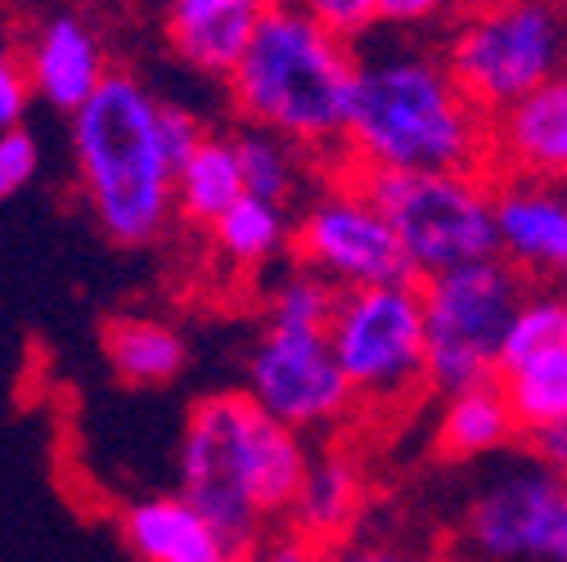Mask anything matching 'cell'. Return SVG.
<instances>
[{
	"label": "cell",
	"mask_w": 567,
	"mask_h": 562,
	"mask_svg": "<svg viewBox=\"0 0 567 562\" xmlns=\"http://www.w3.org/2000/svg\"><path fill=\"white\" fill-rule=\"evenodd\" d=\"M491 117L468 104L442 50L357 54L338 167L351 171H486Z\"/></svg>",
	"instance_id": "cell-1"
},
{
	"label": "cell",
	"mask_w": 567,
	"mask_h": 562,
	"mask_svg": "<svg viewBox=\"0 0 567 562\" xmlns=\"http://www.w3.org/2000/svg\"><path fill=\"white\" fill-rule=\"evenodd\" d=\"M307 455L302 433L284 428L244 392H212L194 400L181 433V496L230 549L252 553L289 513Z\"/></svg>",
	"instance_id": "cell-2"
},
{
	"label": "cell",
	"mask_w": 567,
	"mask_h": 562,
	"mask_svg": "<svg viewBox=\"0 0 567 562\" xmlns=\"http://www.w3.org/2000/svg\"><path fill=\"white\" fill-rule=\"evenodd\" d=\"M351 77L357 45L324 32L298 0H270L221 82L239 122L279 131L311 158L338 167Z\"/></svg>",
	"instance_id": "cell-3"
},
{
	"label": "cell",
	"mask_w": 567,
	"mask_h": 562,
	"mask_svg": "<svg viewBox=\"0 0 567 562\" xmlns=\"http://www.w3.org/2000/svg\"><path fill=\"white\" fill-rule=\"evenodd\" d=\"M68 145L95 226L117 248H150L167 235L172 207V158L158 139V95L135 73H117L95 95L68 113Z\"/></svg>",
	"instance_id": "cell-4"
},
{
	"label": "cell",
	"mask_w": 567,
	"mask_h": 562,
	"mask_svg": "<svg viewBox=\"0 0 567 562\" xmlns=\"http://www.w3.org/2000/svg\"><path fill=\"white\" fill-rule=\"evenodd\" d=\"M523 293L527 279L501 252L419 279L429 392H455L495 378Z\"/></svg>",
	"instance_id": "cell-5"
},
{
	"label": "cell",
	"mask_w": 567,
	"mask_h": 562,
	"mask_svg": "<svg viewBox=\"0 0 567 562\" xmlns=\"http://www.w3.org/2000/svg\"><path fill=\"white\" fill-rule=\"evenodd\" d=\"M410 261V274H437L495 257L491 171H357Z\"/></svg>",
	"instance_id": "cell-6"
},
{
	"label": "cell",
	"mask_w": 567,
	"mask_h": 562,
	"mask_svg": "<svg viewBox=\"0 0 567 562\" xmlns=\"http://www.w3.org/2000/svg\"><path fill=\"white\" fill-rule=\"evenodd\" d=\"M442 59L468 104L495 117L540 82L567 73V10L558 0H509L501 10L455 19Z\"/></svg>",
	"instance_id": "cell-7"
},
{
	"label": "cell",
	"mask_w": 567,
	"mask_h": 562,
	"mask_svg": "<svg viewBox=\"0 0 567 562\" xmlns=\"http://www.w3.org/2000/svg\"><path fill=\"white\" fill-rule=\"evenodd\" d=\"M324 337L357 405L401 409L429 392L419 279L338 293Z\"/></svg>",
	"instance_id": "cell-8"
},
{
	"label": "cell",
	"mask_w": 567,
	"mask_h": 562,
	"mask_svg": "<svg viewBox=\"0 0 567 562\" xmlns=\"http://www.w3.org/2000/svg\"><path fill=\"white\" fill-rule=\"evenodd\" d=\"M289 252L298 266L324 274L338 293L414 279L396 230L351 167H333L293 207Z\"/></svg>",
	"instance_id": "cell-9"
},
{
	"label": "cell",
	"mask_w": 567,
	"mask_h": 562,
	"mask_svg": "<svg viewBox=\"0 0 567 562\" xmlns=\"http://www.w3.org/2000/svg\"><path fill=\"white\" fill-rule=\"evenodd\" d=\"M460 562H567V481L532 455L495 468L460 513Z\"/></svg>",
	"instance_id": "cell-10"
},
{
	"label": "cell",
	"mask_w": 567,
	"mask_h": 562,
	"mask_svg": "<svg viewBox=\"0 0 567 562\" xmlns=\"http://www.w3.org/2000/svg\"><path fill=\"white\" fill-rule=\"evenodd\" d=\"M239 392L302 437L338 433L342 424H351V414L361 409L333 361L329 337L320 329L261 324V333L248 351Z\"/></svg>",
	"instance_id": "cell-11"
},
{
	"label": "cell",
	"mask_w": 567,
	"mask_h": 562,
	"mask_svg": "<svg viewBox=\"0 0 567 562\" xmlns=\"http://www.w3.org/2000/svg\"><path fill=\"white\" fill-rule=\"evenodd\" d=\"M495 252L527 284L567 289V189L495 176Z\"/></svg>",
	"instance_id": "cell-12"
},
{
	"label": "cell",
	"mask_w": 567,
	"mask_h": 562,
	"mask_svg": "<svg viewBox=\"0 0 567 562\" xmlns=\"http://www.w3.org/2000/svg\"><path fill=\"white\" fill-rule=\"evenodd\" d=\"M486 171L567 185V73L540 82L536 91L491 117Z\"/></svg>",
	"instance_id": "cell-13"
},
{
	"label": "cell",
	"mask_w": 567,
	"mask_h": 562,
	"mask_svg": "<svg viewBox=\"0 0 567 562\" xmlns=\"http://www.w3.org/2000/svg\"><path fill=\"white\" fill-rule=\"evenodd\" d=\"M23 73L32 86V100H41L54 113H78L95 86L109 77V50L100 41V32L73 14V10H54L45 14L28 45H23Z\"/></svg>",
	"instance_id": "cell-14"
},
{
	"label": "cell",
	"mask_w": 567,
	"mask_h": 562,
	"mask_svg": "<svg viewBox=\"0 0 567 562\" xmlns=\"http://www.w3.org/2000/svg\"><path fill=\"white\" fill-rule=\"evenodd\" d=\"M370 486L374 481H370L365 455L347 441H329L307 455V468L289 500V513H284V527L311 544L342 540L357 527H365Z\"/></svg>",
	"instance_id": "cell-15"
},
{
	"label": "cell",
	"mask_w": 567,
	"mask_h": 562,
	"mask_svg": "<svg viewBox=\"0 0 567 562\" xmlns=\"http://www.w3.org/2000/svg\"><path fill=\"white\" fill-rule=\"evenodd\" d=\"M117 531L135 562H248V553L230 549L181 490L122 504Z\"/></svg>",
	"instance_id": "cell-16"
},
{
	"label": "cell",
	"mask_w": 567,
	"mask_h": 562,
	"mask_svg": "<svg viewBox=\"0 0 567 562\" xmlns=\"http://www.w3.org/2000/svg\"><path fill=\"white\" fill-rule=\"evenodd\" d=\"M270 0H167V45L203 77H226Z\"/></svg>",
	"instance_id": "cell-17"
},
{
	"label": "cell",
	"mask_w": 567,
	"mask_h": 562,
	"mask_svg": "<svg viewBox=\"0 0 567 562\" xmlns=\"http://www.w3.org/2000/svg\"><path fill=\"white\" fill-rule=\"evenodd\" d=\"M514 441H518V424L495 378L442 392V409H437V455L442 459H455V464L495 459Z\"/></svg>",
	"instance_id": "cell-18"
},
{
	"label": "cell",
	"mask_w": 567,
	"mask_h": 562,
	"mask_svg": "<svg viewBox=\"0 0 567 562\" xmlns=\"http://www.w3.org/2000/svg\"><path fill=\"white\" fill-rule=\"evenodd\" d=\"M109 370L131 387H167L189 365V342L172 320L158 315H113L100 333Z\"/></svg>",
	"instance_id": "cell-19"
},
{
	"label": "cell",
	"mask_w": 567,
	"mask_h": 562,
	"mask_svg": "<svg viewBox=\"0 0 567 562\" xmlns=\"http://www.w3.org/2000/svg\"><path fill=\"white\" fill-rule=\"evenodd\" d=\"M230 145H235V158H239L244 194L270 198L279 207H298L307 198V189L320 180V158H311L302 145L284 139L279 131L239 122L230 131Z\"/></svg>",
	"instance_id": "cell-20"
},
{
	"label": "cell",
	"mask_w": 567,
	"mask_h": 562,
	"mask_svg": "<svg viewBox=\"0 0 567 562\" xmlns=\"http://www.w3.org/2000/svg\"><path fill=\"white\" fill-rule=\"evenodd\" d=\"M239 194H244V176H239V158H235L230 135L207 131L198 145L181 158V167L172 176V207H176V217H185L189 226L207 230Z\"/></svg>",
	"instance_id": "cell-21"
},
{
	"label": "cell",
	"mask_w": 567,
	"mask_h": 562,
	"mask_svg": "<svg viewBox=\"0 0 567 562\" xmlns=\"http://www.w3.org/2000/svg\"><path fill=\"white\" fill-rule=\"evenodd\" d=\"M217 257L235 270H266L289 252L293 239V207H279L257 194H239L226 212L207 226Z\"/></svg>",
	"instance_id": "cell-22"
},
{
	"label": "cell",
	"mask_w": 567,
	"mask_h": 562,
	"mask_svg": "<svg viewBox=\"0 0 567 562\" xmlns=\"http://www.w3.org/2000/svg\"><path fill=\"white\" fill-rule=\"evenodd\" d=\"M495 383H501L518 437L545 424H558L567 418V346L554 351H536V356H523L514 365L495 370Z\"/></svg>",
	"instance_id": "cell-23"
},
{
	"label": "cell",
	"mask_w": 567,
	"mask_h": 562,
	"mask_svg": "<svg viewBox=\"0 0 567 562\" xmlns=\"http://www.w3.org/2000/svg\"><path fill=\"white\" fill-rule=\"evenodd\" d=\"M248 562H437V558L405 540H392L383 531H365V527H357L342 540H324V544H311L284 527V535L266 531L257 549L248 553Z\"/></svg>",
	"instance_id": "cell-24"
},
{
	"label": "cell",
	"mask_w": 567,
	"mask_h": 562,
	"mask_svg": "<svg viewBox=\"0 0 567 562\" xmlns=\"http://www.w3.org/2000/svg\"><path fill=\"white\" fill-rule=\"evenodd\" d=\"M333 306H338V289L329 284L324 274L307 270V266H284L270 289H266V302H261V324H279V329H329L333 320Z\"/></svg>",
	"instance_id": "cell-25"
},
{
	"label": "cell",
	"mask_w": 567,
	"mask_h": 562,
	"mask_svg": "<svg viewBox=\"0 0 567 562\" xmlns=\"http://www.w3.org/2000/svg\"><path fill=\"white\" fill-rule=\"evenodd\" d=\"M567 346V289L563 284H527L523 302L514 306L509 333H505V351L501 365H514L536 351H554Z\"/></svg>",
	"instance_id": "cell-26"
},
{
	"label": "cell",
	"mask_w": 567,
	"mask_h": 562,
	"mask_svg": "<svg viewBox=\"0 0 567 562\" xmlns=\"http://www.w3.org/2000/svg\"><path fill=\"white\" fill-rule=\"evenodd\" d=\"M41 171V139L32 126L0 131V202L19 198Z\"/></svg>",
	"instance_id": "cell-27"
},
{
	"label": "cell",
	"mask_w": 567,
	"mask_h": 562,
	"mask_svg": "<svg viewBox=\"0 0 567 562\" xmlns=\"http://www.w3.org/2000/svg\"><path fill=\"white\" fill-rule=\"evenodd\" d=\"M298 6H302L324 32H333V37L347 41V45H357L361 37H370V32L379 28L374 0H298Z\"/></svg>",
	"instance_id": "cell-28"
},
{
	"label": "cell",
	"mask_w": 567,
	"mask_h": 562,
	"mask_svg": "<svg viewBox=\"0 0 567 562\" xmlns=\"http://www.w3.org/2000/svg\"><path fill=\"white\" fill-rule=\"evenodd\" d=\"M207 135L203 117L185 104H172V100H158V139H163V154L172 158V167H181V158L198 145Z\"/></svg>",
	"instance_id": "cell-29"
},
{
	"label": "cell",
	"mask_w": 567,
	"mask_h": 562,
	"mask_svg": "<svg viewBox=\"0 0 567 562\" xmlns=\"http://www.w3.org/2000/svg\"><path fill=\"white\" fill-rule=\"evenodd\" d=\"M374 10H379V28L423 32L446 19V0H374Z\"/></svg>",
	"instance_id": "cell-30"
},
{
	"label": "cell",
	"mask_w": 567,
	"mask_h": 562,
	"mask_svg": "<svg viewBox=\"0 0 567 562\" xmlns=\"http://www.w3.org/2000/svg\"><path fill=\"white\" fill-rule=\"evenodd\" d=\"M28 108H32V86L19 59L0 63V131L28 126Z\"/></svg>",
	"instance_id": "cell-31"
},
{
	"label": "cell",
	"mask_w": 567,
	"mask_h": 562,
	"mask_svg": "<svg viewBox=\"0 0 567 562\" xmlns=\"http://www.w3.org/2000/svg\"><path fill=\"white\" fill-rule=\"evenodd\" d=\"M523 455H532L545 472H554L558 481H567V418L523 433Z\"/></svg>",
	"instance_id": "cell-32"
},
{
	"label": "cell",
	"mask_w": 567,
	"mask_h": 562,
	"mask_svg": "<svg viewBox=\"0 0 567 562\" xmlns=\"http://www.w3.org/2000/svg\"><path fill=\"white\" fill-rule=\"evenodd\" d=\"M501 6H509V0H446V19H468V14H486Z\"/></svg>",
	"instance_id": "cell-33"
},
{
	"label": "cell",
	"mask_w": 567,
	"mask_h": 562,
	"mask_svg": "<svg viewBox=\"0 0 567 562\" xmlns=\"http://www.w3.org/2000/svg\"><path fill=\"white\" fill-rule=\"evenodd\" d=\"M6 59H14V28H10L6 10H0V63H6Z\"/></svg>",
	"instance_id": "cell-34"
},
{
	"label": "cell",
	"mask_w": 567,
	"mask_h": 562,
	"mask_svg": "<svg viewBox=\"0 0 567 562\" xmlns=\"http://www.w3.org/2000/svg\"><path fill=\"white\" fill-rule=\"evenodd\" d=\"M558 6H563V10H567V0H558Z\"/></svg>",
	"instance_id": "cell-35"
}]
</instances>
